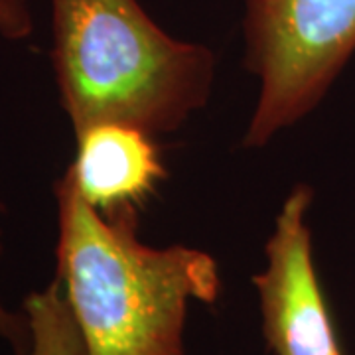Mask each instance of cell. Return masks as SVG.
<instances>
[{
	"mask_svg": "<svg viewBox=\"0 0 355 355\" xmlns=\"http://www.w3.org/2000/svg\"><path fill=\"white\" fill-rule=\"evenodd\" d=\"M22 310L30 326V343L22 355H87L60 280L30 292Z\"/></svg>",
	"mask_w": 355,
	"mask_h": 355,
	"instance_id": "6",
	"label": "cell"
},
{
	"mask_svg": "<svg viewBox=\"0 0 355 355\" xmlns=\"http://www.w3.org/2000/svg\"><path fill=\"white\" fill-rule=\"evenodd\" d=\"M51 65L73 132L105 121L176 132L216 79L211 50L170 36L139 0H51Z\"/></svg>",
	"mask_w": 355,
	"mask_h": 355,
	"instance_id": "2",
	"label": "cell"
},
{
	"mask_svg": "<svg viewBox=\"0 0 355 355\" xmlns=\"http://www.w3.org/2000/svg\"><path fill=\"white\" fill-rule=\"evenodd\" d=\"M76 158L65 168L77 193L103 216L137 211L168 178L156 137L119 121L76 132Z\"/></svg>",
	"mask_w": 355,
	"mask_h": 355,
	"instance_id": "5",
	"label": "cell"
},
{
	"mask_svg": "<svg viewBox=\"0 0 355 355\" xmlns=\"http://www.w3.org/2000/svg\"><path fill=\"white\" fill-rule=\"evenodd\" d=\"M34 34V16L28 0H0V36L22 42Z\"/></svg>",
	"mask_w": 355,
	"mask_h": 355,
	"instance_id": "8",
	"label": "cell"
},
{
	"mask_svg": "<svg viewBox=\"0 0 355 355\" xmlns=\"http://www.w3.org/2000/svg\"><path fill=\"white\" fill-rule=\"evenodd\" d=\"M245 67L259 99L243 146L261 148L310 114L355 53V0H245Z\"/></svg>",
	"mask_w": 355,
	"mask_h": 355,
	"instance_id": "3",
	"label": "cell"
},
{
	"mask_svg": "<svg viewBox=\"0 0 355 355\" xmlns=\"http://www.w3.org/2000/svg\"><path fill=\"white\" fill-rule=\"evenodd\" d=\"M58 268L87 355H186L190 302L214 304L217 261L205 251L150 247L137 235L139 214L103 216L71 178L55 182Z\"/></svg>",
	"mask_w": 355,
	"mask_h": 355,
	"instance_id": "1",
	"label": "cell"
},
{
	"mask_svg": "<svg viewBox=\"0 0 355 355\" xmlns=\"http://www.w3.org/2000/svg\"><path fill=\"white\" fill-rule=\"evenodd\" d=\"M2 214H4V203L0 200V263L4 257V227H2ZM0 340L8 343L16 355H22L28 349L30 343V326L24 310L14 312L0 298Z\"/></svg>",
	"mask_w": 355,
	"mask_h": 355,
	"instance_id": "7",
	"label": "cell"
},
{
	"mask_svg": "<svg viewBox=\"0 0 355 355\" xmlns=\"http://www.w3.org/2000/svg\"><path fill=\"white\" fill-rule=\"evenodd\" d=\"M312 198L304 184L288 193L266 241L265 268L253 277L263 334L275 355H343L314 266L306 221Z\"/></svg>",
	"mask_w": 355,
	"mask_h": 355,
	"instance_id": "4",
	"label": "cell"
}]
</instances>
